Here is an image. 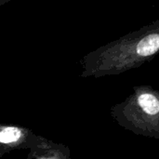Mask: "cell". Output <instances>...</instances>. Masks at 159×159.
<instances>
[{
  "label": "cell",
  "mask_w": 159,
  "mask_h": 159,
  "mask_svg": "<svg viewBox=\"0 0 159 159\" xmlns=\"http://www.w3.org/2000/svg\"><path fill=\"white\" fill-rule=\"evenodd\" d=\"M159 54V19L103 46L86 59V75L96 77L125 73Z\"/></svg>",
  "instance_id": "obj_1"
},
{
  "label": "cell",
  "mask_w": 159,
  "mask_h": 159,
  "mask_svg": "<svg viewBox=\"0 0 159 159\" xmlns=\"http://www.w3.org/2000/svg\"><path fill=\"white\" fill-rule=\"evenodd\" d=\"M21 136L20 129L16 128H7L0 131V143H13L17 142Z\"/></svg>",
  "instance_id": "obj_3"
},
{
  "label": "cell",
  "mask_w": 159,
  "mask_h": 159,
  "mask_svg": "<svg viewBox=\"0 0 159 159\" xmlns=\"http://www.w3.org/2000/svg\"><path fill=\"white\" fill-rule=\"evenodd\" d=\"M112 116L136 135L159 139V90L146 85L134 87L124 102L112 108Z\"/></svg>",
  "instance_id": "obj_2"
}]
</instances>
